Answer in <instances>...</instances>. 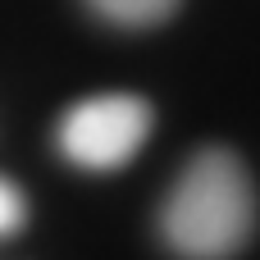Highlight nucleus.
I'll use <instances>...</instances> for the list:
<instances>
[{"label":"nucleus","mask_w":260,"mask_h":260,"mask_svg":"<svg viewBox=\"0 0 260 260\" xmlns=\"http://www.w3.org/2000/svg\"><path fill=\"white\" fill-rule=\"evenodd\" d=\"M160 238L183 260H233L256 233V183L229 146L197 151L160 201Z\"/></svg>","instance_id":"1"},{"label":"nucleus","mask_w":260,"mask_h":260,"mask_svg":"<svg viewBox=\"0 0 260 260\" xmlns=\"http://www.w3.org/2000/svg\"><path fill=\"white\" fill-rule=\"evenodd\" d=\"M178 5H183V0H87V9H91L96 18H105L110 27H128V32H137V27H160L165 18L178 14Z\"/></svg>","instance_id":"3"},{"label":"nucleus","mask_w":260,"mask_h":260,"mask_svg":"<svg viewBox=\"0 0 260 260\" xmlns=\"http://www.w3.org/2000/svg\"><path fill=\"white\" fill-rule=\"evenodd\" d=\"M23 219H27V201H23V192H18L9 178H0V238L18 233Z\"/></svg>","instance_id":"4"},{"label":"nucleus","mask_w":260,"mask_h":260,"mask_svg":"<svg viewBox=\"0 0 260 260\" xmlns=\"http://www.w3.org/2000/svg\"><path fill=\"white\" fill-rule=\"evenodd\" d=\"M151 123H155L151 101L128 96V91H105V96H87L69 105L55 128V142L69 165L110 174V169H123L146 146Z\"/></svg>","instance_id":"2"}]
</instances>
